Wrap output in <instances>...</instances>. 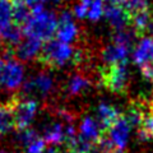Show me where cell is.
Masks as SVG:
<instances>
[{
	"instance_id": "cell-1",
	"label": "cell",
	"mask_w": 153,
	"mask_h": 153,
	"mask_svg": "<svg viewBox=\"0 0 153 153\" xmlns=\"http://www.w3.org/2000/svg\"><path fill=\"white\" fill-rule=\"evenodd\" d=\"M37 59L46 68L57 69L69 63L80 64L84 60V55L79 49L61 42L57 38H52L42 45V50Z\"/></svg>"
},
{
	"instance_id": "cell-2",
	"label": "cell",
	"mask_w": 153,
	"mask_h": 153,
	"mask_svg": "<svg viewBox=\"0 0 153 153\" xmlns=\"http://www.w3.org/2000/svg\"><path fill=\"white\" fill-rule=\"evenodd\" d=\"M57 22L59 18L55 13L41 10L37 13H32L30 19L23 26V33L26 37L35 38L41 42H46L52 40V36L56 33Z\"/></svg>"
},
{
	"instance_id": "cell-3",
	"label": "cell",
	"mask_w": 153,
	"mask_h": 153,
	"mask_svg": "<svg viewBox=\"0 0 153 153\" xmlns=\"http://www.w3.org/2000/svg\"><path fill=\"white\" fill-rule=\"evenodd\" d=\"M100 82L103 88L112 93H125L129 85L126 63L103 66L100 70Z\"/></svg>"
},
{
	"instance_id": "cell-4",
	"label": "cell",
	"mask_w": 153,
	"mask_h": 153,
	"mask_svg": "<svg viewBox=\"0 0 153 153\" xmlns=\"http://www.w3.org/2000/svg\"><path fill=\"white\" fill-rule=\"evenodd\" d=\"M14 111V120H16V129L19 131L26 130L30 128L32 120L36 116L38 103L30 97L16 96L10 100Z\"/></svg>"
},
{
	"instance_id": "cell-5",
	"label": "cell",
	"mask_w": 153,
	"mask_h": 153,
	"mask_svg": "<svg viewBox=\"0 0 153 153\" xmlns=\"http://www.w3.org/2000/svg\"><path fill=\"white\" fill-rule=\"evenodd\" d=\"M23 78H25V68L18 60L9 56L3 60L1 85L7 89H16L23 83Z\"/></svg>"
},
{
	"instance_id": "cell-6",
	"label": "cell",
	"mask_w": 153,
	"mask_h": 153,
	"mask_svg": "<svg viewBox=\"0 0 153 153\" xmlns=\"http://www.w3.org/2000/svg\"><path fill=\"white\" fill-rule=\"evenodd\" d=\"M131 125L125 117V115H121L119 117V120L110 126L106 130V138L110 142L112 149H119L123 151V148H125L126 143L129 140V134H130Z\"/></svg>"
},
{
	"instance_id": "cell-7",
	"label": "cell",
	"mask_w": 153,
	"mask_h": 153,
	"mask_svg": "<svg viewBox=\"0 0 153 153\" xmlns=\"http://www.w3.org/2000/svg\"><path fill=\"white\" fill-rule=\"evenodd\" d=\"M56 38L65 44H71L78 40L79 37V28L75 25L73 16L68 10H63L59 16V22H57L56 28Z\"/></svg>"
},
{
	"instance_id": "cell-8",
	"label": "cell",
	"mask_w": 153,
	"mask_h": 153,
	"mask_svg": "<svg viewBox=\"0 0 153 153\" xmlns=\"http://www.w3.org/2000/svg\"><path fill=\"white\" fill-rule=\"evenodd\" d=\"M130 26L134 35L139 37L153 36V14L151 12V8L131 13Z\"/></svg>"
},
{
	"instance_id": "cell-9",
	"label": "cell",
	"mask_w": 153,
	"mask_h": 153,
	"mask_svg": "<svg viewBox=\"0 0 153 153\" xmlns=\"http://www.w3.org/2000/svg\"><path fill=\"white\" fill-rule=\"evenodd\" d=\"M54 89V79L47 73H40L36 76L31 78L23 87L25 97H28L30 94H40L47 96Z\"/></svg>"
},
{
	"instance_id": "cell-10",
	"label": "cell",
	"mask_w": 153,
	"mask_h": 153,
	"mask_svg": "<svg viewBox=\"0 0 153 153\" xmlns=\"http://www.w3.org/2000/svg\"><path fill=\"white\" fill-rule=\"evenodd\" d=\"M103 16L107 19L108 25L115 30V32L126 30V27L130 26V13L126 10L125 7L107 4L105 7Z\"/></svg>"
},
{
	"instance_id": "cell-11",
	"label": "cell",
	"mask_w": 153,
	"mask_h": 153,
	"mask_svg": "<svg viewBox=\"0 0 153 153\" xmlns=\"http://www.w3.org/2000/svg\"><path fill=\"white\" fill-rule=\"evenodd\" d=\"M105 134L106 131L102 128L101 123L91 116L84 117L79 124V135L94 146H97L103 139Z\"/></svg>"
},
{
	"instance_id": "cell-12",
	"label": "cell",
	"mask_w": 153,
	"mask_h": 153,
	"mask_svg": "<svg viewBox=\"0 0 153 153\" xmlns=\"http://www.w3.org/2000/svg\"><path fill=\"white\" fill-rule=\"evenodd\" d=\"M133 60L140 68L153 65V36L142 37L133 50Z\"/></svg>"
},
{
	"instance_id": "cell-13",
	"label": "cell",
	"mask_w": 153,
	"mask_h": 153,
	"mask_svg": "<svg viewBox=\"0 0 153 153\" xmlns=\"http://www.w3.org/2000/svg\"><path fill=\"white\" fill-rule=\"evenodd\" d=\"M130 50L131 49H129V47L111 42V44H108L107 46L103 47V50L101 52V57L106 65L126 63L128 56L130 54Z\"/></svg>"
},
{
	"instance_id": "cell-14",
	"label": "cell",
	"mask_w": 153,
	"mask_h": 153,
	"mask_svg": "<svg viewBox=\"0 0 153 153\" xmlns=\"http://www.w3.org/2000/svg\"><path fill=\"white\" fill-rule=\"evenodd\" d=\"M41 50H42L41 41L35 40V38L26 37V40H22L21 44L14 49V52H16V55L21 60L26 61V60H31V59H35V57H38Z\"/></svg>"
},
{
	"instance_id": "cell-15",
	"label": "cell",
	"mask_w": 153,
	"mask_h": 153,
	"mask_svg": "<svg viewBox=\"0 0 153 153\" xmlns=\"http://www.w3.org/2000/svg\"><path fill=\"white\" fill-rule=\"evenodd\" d=\"M92 80L89 76L83 73H75L66 80L65 83V92L69 96H78L83 93L84 91L89 89Z\"/></svg>"
},
{
	"instance_id": "cell-16",
	"label": "cell",
	"mask_w": 153,
	"mask_h": 153,
	"mask_svg": "<svg viewBox=\"0 0 153 153\" xmlns=\"http://www.w3.org/2000/svg\"><path fill=\"white\" fill-rule=\"evenodd\" d=\"M45 142L47 144H60V143H65L66 140V125L61 123H52L47 125L45 129L44 137Z\"/></svg>"
},
{
	"instance_id": "cell-17",
	"label": "cell",
	"mask_w": 153,
	"mask_h": 153,
	"mask_svg": "<svg viewBox=\"0 0 153 153\" xmlns=\"http://www.w3.org/2000/svg\"><path fill=\"white\" fill-rule=\"evenodd\" d=\"M97 112H98V120L101 123L102 128L105 129V131L111 125H114L119 120V117L121 116V114L117 111V108H115L111 105L105 103V102L98 105Z\"/></svg>"
},
{
	"instance_id": "cell-18",
	"label": "cell",
	"mask_w": 153,
	"mask_h": 153,
	"mask_svg": "<svg viewBox=\"0 0 153 153\" xmlns=\"http://www.w3.org/2000/svg\"><path fill=\"white\" fill-rule=\"evenodd\" d=\"M13 128H16V120L12 102L0 103V137L8 134Z\"/></svg>"
},
{
	"instance_id": "cell-19",
	"label": "cell",
	"mask_w": 153,
	"mask_h": 153,
	"mask_svg": "<svg viewBox=\"0 0 153 153\" xmlns=\"http://www.w3.org/2000/svg\"><path fill=\"white\" fill-rule=\"evenodd\" d=\"M32 16L26 0H13V23L23 27Z\"/></svg>"
},
{
	"instance_id": "cell-20",
	"label": "cell",
	"mask_w": 153,
	"mask_h": 153,
	"mask_svg": "<svg viewBox=\"0 0 153 153\" xmlns=\"http://www.w3.org/2000/svg\"><path fill=\"white\" fill-rule=\"evenodd\" d=\"M23 35H25V33H23V28L21 26L16 25V23H12L9 27H7L5 30L1 31L3 40L5 41L7 45L10 46L12 49H16V47L21 44Z\"/></svg>"
},
{
	"instance_id": "cell-21",
	"label": "cell",
	"mask_w": 153,
	"mask_h": 153,
	"mask_svg": "<svg viewBox=\"0 0 153 153\" xmlns=\"http://www.w3.org/2000/svg\"><path fill=\"white\" fill-rule=\"evenodd\" d=\"M138 137L143 142L153 139V110L152 107L143 116L142 121L138 125Z\"/></svg>"
},
{
	"instance_id": "cell-22",
	"label": "cell",
	"mask_w": 153,
	"mask_h": 153,
	"mask_svg": "<svg viewBox=\"0 0 153 153\" xmlns=\"http://www.w3.org/2000/svg\"><path fill=\"white\" fill-rule=\"evenodd\" d=\"M13 23V0H0V32Z\"/></svg>"
},
{
	"instance_id": "cell-23",
	"label": "cell",
	"mask_w": 153,
	"mask_h": 153,
	"mask_svg": "<svg viewBox=\"0 0 153 153\" xmlns=\"http://www.w3.org/2000/svg\"><path fill=\"white\" fill-rule=\"evenodd\" d=\"M46 144L47 143L45 142L44 138L37 137L30 143V144H27L25 148H26L27 153H44L46 151Z\"/></svg>"
},
{
	"instance_id": "cell-24",
	"label": "cell",
	"mask_w": 153,
	"mask_h": 153,
	"mask_svg": "<svg viewBox=\"0 0 153 153\" xmlns=\"http://www.w3.org/2000/svg\"><path fill=\"white\" fill-rule=\"evenodd\" d=\"M125 8L131 14L143 10V9H149V3H148V0H128Z\"/></svg>"
},
{
	"instance_id": "cell-25",
	"label": "cell",
	"mask_w": 153,
	"mask_h": 153,
	"mask_svg": "<svg viewBox=\"0 0 153 153\" xmlns=\"http://www.w3.org/2000/svg\"><path fill=\"white\" fill-rule=\"evenodd\" d=\"M47 1V0H26L27 5L30 7L32 13H37L44 10V4Z\"/></svg>"
},
{
	"instance_id": "cell-26",
	"label": "cell",
	"mask_w": 153,
	"mask_h": 153,
	"mask_svg": "<svg viewBox=\"0 0 153 153\" xmlns=\"http://www.w3.org/2000/svg\"><path fill=\"white\" fill-rule=\"evenodd\" d=\"M142 71V75L146 80H148L149 83L153 84V65H146V66H142L140 68Z\"/></svg>"
},
{
	"instance_id": "cell-27",
	"label": "cell",
	"mask_w": 153,
	"mask_h": 153,
	"mask_svg": "<svg viewBox=\"0 0 153 153\" xmlns=\"http://www.w3.org/2000/svg\"><path fill=\"white\" fill-rule=\"evenodd\" d=\"M107 4H112V5H121V7H125L128 0H106Z\"/></svg>"
},
{
	"instance_id": "cell-28",
	"label": "cell",
	"mask_w": 153,
	"mask_h": 153,
	"mask_svg": "<svg viewBox=\"0 0 153 153\" xmlns=\"http://www.w3.org/2000/svg\"><path fill=\"white\" fill-rule=\"evenodd\" d=\"M89 153H107V152L105 151L103 148H101V147H100V146H94V148H93V149Z\"/></svg>"
},
{
	"instance_id": "cell-29",
	"label": "cell",
	"mask_w": 153,
	"mask_h": 153,
	"mask_svg": "<svg viewBox=\"0 0 153 153\" xmlns=\"http://www.w3.org/2000/svg\"><path fill=\"white\" fill-rule=\"evenodd\" d=\"M44 153H59V152H57L55 148H50V149H46Z\"/></svg>"
},
{
	"instance_id": "cell-30",
	"label": "cell",
	"mask_w": 153,
	"mask_h": 153,
	"mask_svg": "<svg viewBox=\"0 0 153 153\" xmlns=\"http://www.w3.org/2000/svg\"><path fill=\"white\" fill-rule=\"evenodd\" d=\"M1 69H3V59H0V85H1Z\"/></svg>"
},
{
	"instance_id": "cell-31",
	"label": "cell",
	"mask_w": 153,
	"mask_h": 153,
	"mask_svg": "<svg viewBox=\"0 0 153 153\" xmlns=\"http://www.w3.org/2000/svg\"><path fill=\"white\" fill-rule=\"evenodd\" d=\"M107 153H124V152L123 151H119V149H114V151H110Z\"/></svg>"
},
{
	"instance_id": "cell-32",
	"label": "cell",
	"mask_w": 153,
	"mask_h": 153,
	"mask_svg": "<svg viewBox=\"0 0 153 153\" xmlns=\"http://www.w3.org/2000/svg\"><path fill=\"white\" fill-rule=\"evenodd\" d=\"M1 40H3V36H1V32H0V44H1Z\"/></svg>"
},
{
	"instance_id": "cell-33",
	"label": "cell",
	"mask_w": 153,
	"mask_h": 153,
	"mask_svg": "<svg viewBox=\"0 0 153 153\" xmlns=\"http://www.w3.org/2000/svg\"><path fill=\"white\" fill-rule=\"evenodd\" d=\"M0 153H9V152H4V151H0Z\"/></svg>"
},
{
	"instance_id": "cell-34",
	"label": "cell",
	"mask_w": 153,
	"mask_h": 153,
	"mask_svg": "<svg viewBox=\"0 0 153 153\" xmlns=\"http://www.w3.org/2000/svg\"><path fill=\"white\" fill-rule=\"evenodd\" d=\"M151 107H152V110H153V101H152V103H151Z\"/></svg>"
},
{
	"instance_id": "cell-35",
	"label": "cell",
	"mask_w": 153,
	"mask_h": 153,
	"mask_svg": "<svg viewBox=\"0 0 153 153\" xmlns=\"http://www.w3.org/2000/svg\"><path fill=\"white\" fill-rule=\"evenodd\" d=\"M55 1H59V0H55Z\"/></svg>"
}]
</instances>
